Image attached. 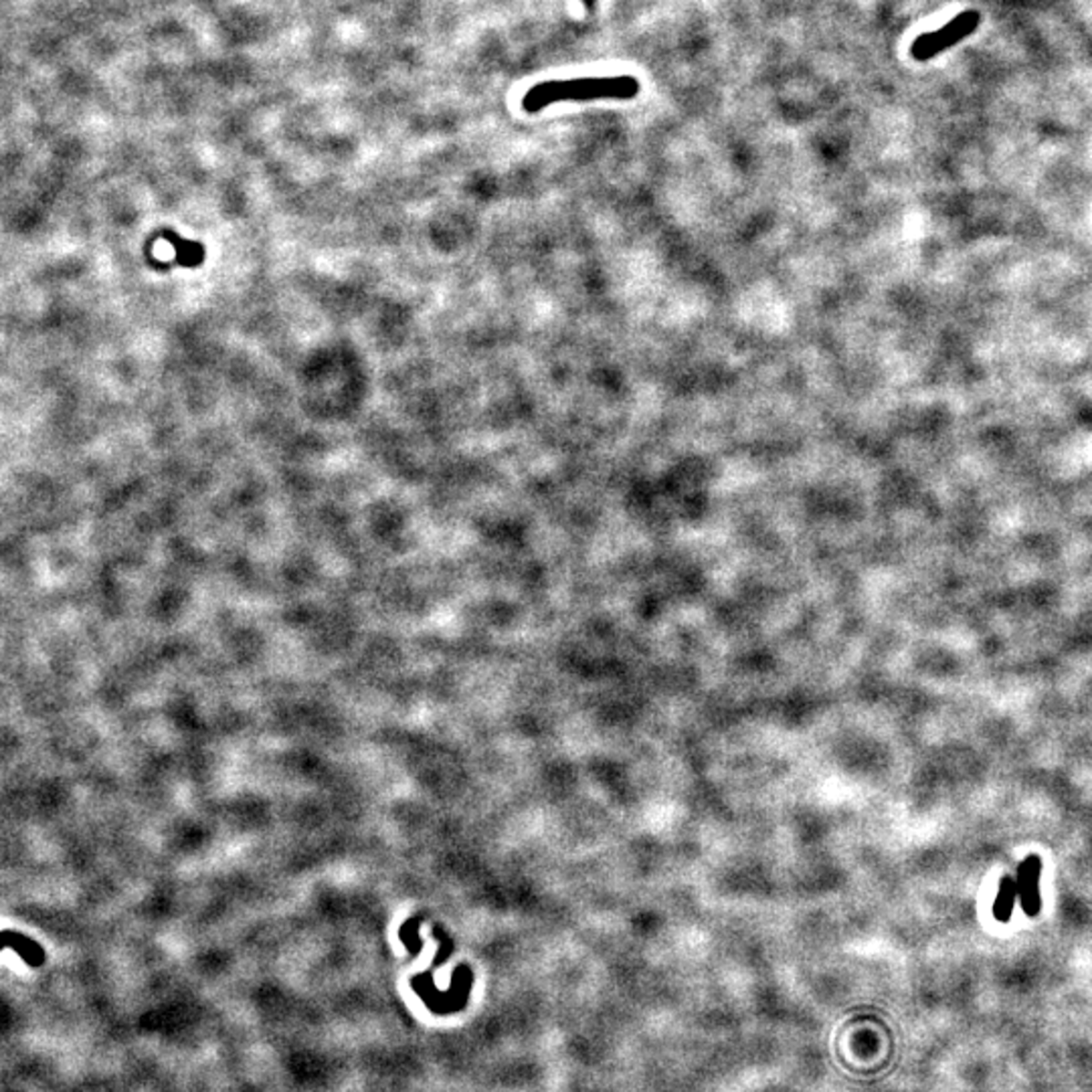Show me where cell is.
Here are the masks:
<instances>
[{
  "instance_id": "obj_1",
  "label": "cell",
  "mask_w": 1092,
  "mask_h": 1092,
  "mask_svg": "<svg viewBox=\"0 0 1092 1092\" xmlns=\"http://www.w3.org/2000/svg\"><path fill=\"white\" fill-rule=\"evenodd\" d=\"M641 91V84L633 76H589L571 79H550L526 89L522 96V109L526 114H538L543 109L565 102H599L615 99L628 102Z\"/></svg>"
},
{
  "instance_id": "obj_2",
  "label": "cell",
  "mask_w": 1092,
  "mask_h": 1092,
  "mask_svg": "<svg viewBox=\"0 0 1092 1092\" xmlns=\"http://www.w3.org/2000/svg\"><path fill=\"white\" fill-rule=\"evenodd\" d=\"M977 23H979L977 13H963L961 16L955 18V21L944 25L941 31L919 36L913 47L914 57L923 61V59H929V57H933V55L944 51L949 45L961 41L963 36H967L973 29H975Z\"/></svg>"
},
{
  "instance_id": "obj_5",
  "label": "cell",
  "mask_w": 1092,
  "mask_h": 1092,
  "mask_svg": "<svg viewBox=\"0 0 1092 1092\" xmlns=\"http://www.w3.org/2000/svg\"><path fill=\"white\" fill-rule=\"evenodd\" d=\"M581 3H583V5H585V8H589V11H593V6H595V0H581Z\"/></svg>"
},
{
  "instance_id": "obj_4",
  "label": "cell",
  "mask_w": 1092,
  "mask_h": 1092,
  "mask_svg": "<svg viewBox=\"0 0 1092 1092\" xmlns=\"http://www.w3.org/2000/svg\"><path fill=\"white\" fill-rule=\"evenodd\" d=\"M1020 894V890H1017L1015 883L1012 878H1004L1002 884H999V894L995 898L994 904V916L999 923H1007L1009 916H1012L1014 904H1015V896Z\"/></svg>"
},
{
  "instance_id": "obj_3",
  "label": "cell",
  "mask_w": 1092,
  "mask_h": 1092,
  "mask_svg": "<svg viewBox=\"0 0 1092 1092\" xmlns=\"http://www.w3.org/2000/svg\"><path fill=\"white\" fill-rule=\"evenodd\" d=\"M1040 872L1042 862L1038 856H1027L1020 866L1017 890H1020V901L1027 916H1036L1040 913Z\"/></svg>"
}]
</instances>
